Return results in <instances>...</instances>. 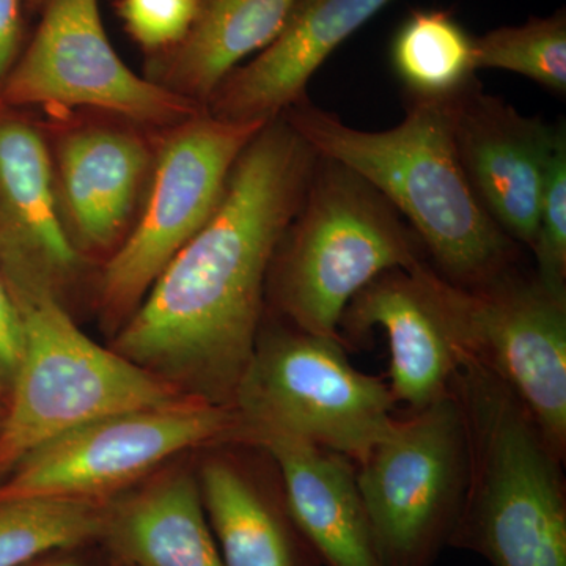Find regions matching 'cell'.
Instances as JSON below:
<instances>
[{
    "mask_svg": "<svg viewBox=\"0 0 566 566\" xmlns=\"http://www.w3.org/2000/svg\"><path fill=\"white\" fill-rule=\"evenodd\" d=\"M318 155L274 118L234 163L221 202L118 329L112 349L208 403L233 406L262 329L268 274Z\"/></svg>",
    "mask_w": 566,
    "mask_h": 566,
    "instance_id": "1",
    "label": "cell"
},
{
    "mask_svg": "<svg viewBox=\"0 0 566 566\" xmlns=\"http://www.w3.org/2000/svg\"><path fill=\"white\" fill-rule=\"evenodd\" d=\"M283 117L316 155L360 175L392 203L447 282L475 290L517 266L521 245L495 226L458 159L452 96L408 95L403 122L386 132L352 128L308 99Z\"/></svg>",
    "mask_w": 566,
    "mask_h": 566,
    "instance_id": "2",
    "label": "cell"
},
{
    "mask_svg": "<svg viewBox=\"0 0 566 566\" xmlns=\"http://www.w3.org/2000/svg\"><path fill=\"white\" fill-rule=\"evenodd\" d=\"M468 485L449 547L491 566H566L564 464L513 390L464 357L452 381Z\"/></svg>",
    "mask_w": 566,
    "mask_h": 566,
    "instance_id": "3",
    "label": "cell"
},
{
    "mask_svg": "<svg viewBox=\"0 0 566 566\" xmlns=\"http://www.w3.org/2000/svg\"><path fill=\"white\" fill-rule=\"evenodd\" d=\"M428 262L422 241L378 189L318 155L303 205L275 251L266 294L286 323L345 344L338 327L360 290L387 271Z\"/></svg>",
    "mask_w": 566,
    "mask_h": 566,
    "instance_id": "4",
    "label": "cell"
},
{
    "mask_svg": "<svg viewBox=\"0 0 566 566\" xmlns=\"http://www.w3.org/2000/svg\"><path fill=\"white\" fill-rule=\"evenodd\" d=\"M24 344L0 428V474L71 430L123 412L197 398L87 337L59 296L18 301Z\"/></svg>",
    "mask_w": 566,
    "mask_h": 566,
    "instance_id": "5",
    "label": "cell"
},
{
    "mask_svg": "<svg viewBox=\"0 0 566 566\" xmlns=\"http://www.w3.org/2000/svg\"><path fill=\"white\" fill-rule=\"evenodd\" d=\"M390 387L349 363L346 345L277 324L260 329L233 406L240 442L271 433L331 450L359 464L395 417Z\"/></svg>",
    "mask_w": 566,
    "mask_h": 566,
    "instance_id": "6",
    "label": "cell"
},
{
    "mask_svg": "<svg viewBox=\"0 0 566 566\" xmlns=\"http://www.w3.org/2000/svg\"><path fill=\"white\" fill-rule=\"evenodd\" d=\"M356 480L387 566H434L449 547L468 485V444L452 389L395 416L356 464Z\"/></svg>",
    "mask_w": 566,
    "mask_h": 566,
    "instance_id": "7",
    "label": "cell"
},
{
    "mask_svg": "<svg viewBox=\"0 0 566 566\" xmlns=\"http://www.w3.org/2000/svg\"><path fill=\"white\" fill-rule=\"evenodd\" d=\"M264 125L221 120L205 109L169 128L155 151L139 218L99 282L102 314L117 329L211 218L234 163Z\"/></svg>",
    "mask_w": 566,
    "mask_h": 566,
    "instance_id": "8",
    "label": "cell"
},
{
    "mask_svg": "<svg viewBox=\"0 0 566 566\" xmlns=\"http://www.w3.org/2000/svg\"><path fill=\"white\" fill-rule=\"evenodd\" d=\"M243 420L234 406L189 400L169 408L104 417L52 439L10 471L0 499L74 497L111 501L178 453L234 444Z\"/></svg>",
    "mask_w": 566,
    "mask_h": 566,
    "instance_id": "9",
    "label": "cell"
},
{
    "mask_svg": "<svg viewBox=\"0 0 566 566\" xmlns=\"http://www.w3.org/2000/svg\"><path fill=\"white\" fill-rule=\"evenodd\" d=\"M31 41L0 84V106L96 109L136 125L172 126L205 111L126 66L99 0H40Z\"/></svg>",
    "mask_w": 566,
    "mask_h": 566,
    "instance_id": "10",
    "label": "cell"
},
{
    "mask_svg": "<svg viewBox=\"0 0 566 566\" xmlns=\"http://www.w3.org/2000/svg\"><path fill=\"white\" fill-rule=\"evenodd\" d=\"M450 307L465 357L505 382L566 460V292L515 266L475 290L450 283Z\"/></svg>",
    "mask_w": 566,
    "mask_h": 566,
    "instance_id": "11",
    "label": "cell"
},
{
    "mask_svg": "<svg viewBox=\"0 0 566 566\" xmlns=\"http://www.w3.org/2000/svg\"><path fill=\"white\" fill-rule=\"evenodd\" d=\"M449 286L431 263L390 270L360 290L340 319L345 344L375 327L389 340V387L397 403L420 409L452 389L464 352L458 340Z\"/></svg>",
    "mask_w": 566,
    "mask_h": 566,
    "instance_id": "12",
    "label": "cell"
},
{
    "mask_svg": "<svg viewBox=\"0 0 566 566\" xmlns=\"http://www.w3.org/2000/svg\"><path fill=\"white\" fill-rule=\"evenodd\" d=\"M482 91L476 80L452 96L453 140L465 178L495 226L532 249L558 133Z\"/></svg>",
    "mask_w": 566,
    "mask_h": 566,
    "instance_id": "13",
    "label": "cell"
},
{
    "mask_svg": "<svg viewBox=\"0 0 566 566\" xmlns=\"http://www.w3.org/2000/svg\"><path fill=\"white\" fill-rule=\"evenodd\" d=\"M81 252L63 226L48 142L20 109L0 106V274L14 301L57 296Z\"/></svg>",
    "mask_w": 566,
    "mask_h": 566,
    "instance_id": "14",
    "label": "cell"
},
{
    "mask_svg": "<svg viewBox=\"0 0 566 566\" xmlns=\"http://www.w3.org/2000/svg\"><path fill=\"white\" fill-rule=\"evenodd\" d=\"M394 0H296L277 39L233 70L207 104L216 118L268 123L307 99L316 70Z\"/></svg>",
    "mask_w": 566,
    "mask_h": 566,
    "instance_id": "15",
    "label": "cell"
},
{
    "mask_svg": "<svg viewBox=\"0 0 566 566\" xmlns=\"http://www.w3.org/2000/svg\"><path fill=\"white\" fill-rule=\"evenodd\" d=\"M150 145L128 126L84 125L55 145V199L77 251L122 243L150 180Z\"/></svg>",
    "mask_w": 566,
    "mask_h": 566,
    "instance_id": "16",
    "label": "cell"
},
{
    "mask_svg": "<svg viewBox=\"0 0 566 566\" xmlns=\"http://www.w3.org/2000/svg\"><path fill=\"white\" fill-rule=\"evenodd\" d=\"M244 442L277 464L294 520L323 566H387L352 460L281 434H251Z\"/></svg>",
    "mask_w": 566,
    "mask_h": 566,
    "instance_id": "17",
    "label": "cell"
},
{
    "mask_svg": "<svg viewBox=\"0 0 566 566\" xmlns=\"http://www.w3.org/2000/svg\"><path fill=\"white\" fill-rule=\"evenodd\" d=\"M197 482L226 566H323L294 520L281 472L266 483L240 458L219 453L203 461Z\"/></svg>",
    "mask_w": 566,
    "mask_h": 566,
    "instance_id": "18",
    "label": "cell"
},
{
    "mask_svg": "<svg viewBox=\"0 0 566 566\" xmlns=\"http://www.w3.org/2000/svg\"><path fill=\"white\" fill-rule=\"evenodd\" d=\"M296 0H199L189 32L170 50L147 55L145 77L207 109L222 81L270 46Z\"/></svg>",
    "mask_w": 566,
    "mask_h": 566,
    "instance_id": "19",
    "label": "cell"
},
{
    "mask_svg": "<svg viewBox=\"0 0 566 566\" xmlns=\"http://www.w3.org/2000/svg\"><path fill=\"white\" fill-rule=\"evenodd\" d=\"M134 566H226L205 515L197 476L174 471L109 501L102 543Z\"/></svg>",
    "mask_w": 566,
    "mask_h": 566,
    "instance_id": "20",
    "label": "cell"
},
{
    "mask_svg": "<svg viewBox=\"0 0 566 566\" xmlns=\"http://www.w3.org/2000/svg\"><path fill=\"white\" fill-rule=\"evenodd\" d=\"M390 59L411 96L449 98L475 81V36L447 10L411 11L395 33Z\"/></svg>",
    "mask_w": 566,
    "mask_h": 566,
    "instance_id": "21",
    "label": "cell"
},
{
    "mask_svg": "<svg viewBox=\"0 0 566 566\" xmlns=\"http://www.w3.org/2000/svg\"><path fill=\"white\" fill-rule=\"evenodd\" d=\"M109 501L74 497L0 499V566L102 543Z\"/></svg>",
    "mask_w": 566,
    "mask_h": 566,
    "instance_id": "22",
    "label": "cell"
},
{
    "mask_svg": "<svg viewBox=\"0 0 566 566\" xmlns=\"http://www.w3.org/2000/svg\"><path fill=\"white\" fill-rule=\"evenodd\" d=\"M475 69L505 70L566 93V11L494 29L475 39Z\"/></svg>",
    "mask_w": 566,
    "mask_h": 566,
    "instance_id": "23",
    "label": "cell"
},
{
    "mask_svg": "<svg viewBox=\"0 0 566 566\" xmlns=\"http://www.w3.org/2000/svg\"><path fill=\"white\" fill-rule=\"evenodd\" d=\"M535 273L553 289L566 292V133H558L539 203L538 226L531 249Z\"/></svg>",
    "mask_w": 566,
    "mask_h": 566,
    "instance_id": "24",
    "label": "cell"
},
{
    "mask_svg": "<svg viewBox=\"0 0 566 566\" xmlns=\"http://www.w3.org/2000/svg\"><path fill=\"white\" fill-rule=\"evenodd\" d=\"M197 7L199 0H118L117 13L134 43L151 55L185 39Z\"/></svg>",
    "mask_w": 566,
    "mask_h": 566,
    "instance_id": "25",
    "label": "cell"
},
{
    "mask_svg": "<svg viewBox=\"0 0 566 566\" xmlns=\"http://www.w3.org/2000/svg\"><path fill=\"white\" fill-rule=\"evenodd\" d=\"M24 344V324L13 294L0 274V374L13 375Z\"/></svg>",
    "mask_w": 566,
    "mask_h": 566,
    "instance_id": "26",
    "label": "cell"
},
{
    "mask_svg": "<svg viewBox=\"0 0 566 566\" xmlns=\"http://www.w3.org/2000/svg\"><path fill=\"white\" fill-rule=\"evenodd\" d=\"M25 0H0V84L24 48Z\"/></svg>",
    "mask_w": 566,
    "mask_h": 566,
    "instance_id": "27",
    "label": "cell"
},
{
    "mask_svg": "<svg viewBox=\"0 0 566 566\" xmlns=\"http://www.w3.org/2000/svg\"><path fill=\"white\" fill-rule=\"evenodd\" d=\"M93 546V545H91ZM91 546L76 547V549L59 551L50 556L40 558L29 566H99L92 558L85 556V549ZM112 566V557L111 565Z\"/></svg>",
    "mask_w": 566,
    "mask_h": 566,
    "instance_id": "28",
    "label": "cell"
},
{
    "mask_svg": "<svg viewBox=\"0 0 566 566\" xmlns=\"http://www.w3.org/2000/svg\"><path fill=\"white\" fill-rule=\"evenodd\" d=\"M39 2L40 0H25V10L31 11V13H36Z\"/></svg>",
    "mask_w": 566,
    "mask_h": 566,
    "instance_id": "29",
    "label": "cell"
},
{
    "mask_svg": "<svg viewBox=\"0 0 566 566\" xmlns=\"http://www.w3.org/2000/svg\"><path fill=\"white\" fill-rule=\"evenodd\" d=\"M112 566H134V565L125 564V562H118V560H114V558H112Z\"/></svg>",
    "mask_w": 566,
    "mask_h": 566,
    "instance_id": "30",
    "label": "cell"
}]
</instances>
